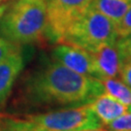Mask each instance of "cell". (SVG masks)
Here are the masks:
<instances>
[{"instance_id": "8", "label": "cell", "mask_w": 131, "mask_h": 131, "mask_svg": "<svg viewBox=\"0 0 131 131\" xmlns=\"http://www.w3.org/2000/svg\"><path fill=\"white\" fill-rule=\"evenodd\" d=\"M24 66V56L20 48L0 62V111L3 110Z\"/></svg>"}, {"instance_id": "9", "label": "cell", "mask_w": 131, "mask_h": 131, "mask_svg": "<svg viewBox=\"0 0 131 131\" xmlns=\"http://www.w3.org/2000/svg\"><path fill=\"white\" fill-rule=\"evenodd\" d=\"M88 106L98 117L103 125H107L127 112V107L125 105L105 92L96 97Z\"/></svg>"}, {"instance_id": "14", "label": "cell", "mask_w": 131, "mask_h": 131, "mask_svg": "<svg viewBox=\"0 0 131 131\" xmlns=\"http://www.w3.org/2000/svg\"><path fill=\"white\" fill-rule=\"evenodd\" d=\"M117 31L118 38L123 37L131 32V6L117 25Z\"/></svg>"}, {"instance_id": "10", "label": "cell", "mask_w": 131, "mask_h": 131, "mask_svg": "<svg viewBox=\"0 0 131 131\" xmlns=\"http://www.w3.org/2000/svg\"><path fill=\"white\" fill-rule=\"evenodd\" d=\"M92 6L117 25L130 8L131 0H93Z\"/></svg>"}, {"instance_id": "5", "label": "cell", "mask_w": 131, "mask_h": 131, "mask_svg": "<svg viewBox=\"0 0 131 131\" xmlns=\"http://www.w3.org/2000/svg\"><path fill=\"white\" fill-rule=\"evenodd\" d=\"M93 0H47L48 37L56 44L66 30L89 9Z\"/></svg>"}, {"instance_id": "1", "label": "cell", "mask_w": 131, "mask_h": 131, "mask_svg": "<svg viewBox=\"0 0 131 131\" xmlns=\"http://www.w3.org/2000/svg\"><path fill=\"white\" fill-rule=\"evenodd\" d=\"M105 92L102 81L81 75L53 59L25 77L20 100L30 107L76 108Z\"/></svg>"}, {"instance_id": "2", "label": "cell", "mask_w": 131, "mask_h": 131, "mask_svg": "<svg viewBox=\"0 0 131 131\" xmlns=\"http://www.w3.org/2000/svg\"><path fill=\"white\" fill-rule=\"evenodd\" d=\"M102 126L88 105L27 115L0 111V131H84Z\"/></svg>"}, {"instance_id": "12", "label": "cell", "mask_w": 131, "mask_h": 131, "mask_svg": "<svg viewBox=\"0 0 131 131\" xmlns=\"http://www.w3.org/2000/svg\"><path fill=\"white\" fill-rule=\"evenodd\" d=\"M106 126L110 131H131V112H126Z\"/></svg>"}, {"instance_id": "16", "label": "cell", "mask_w": 131, "mask_h": 131, "mask_svg": "<svg viewBox=\"0 0 131 131\" xmlns=\"http://www.w3.org/2000/svg\"><path fill=\"white\" fill-rule=\"evenodd\" d=\"M119 77L123 83H125L131 88V58L122 61L119 70Z\"/></svg>"}, {"instance_id": "15", "label": "cell", "mask_w": 131, "mask_h": 131, "mask_svg": "<svg viewBox=\"0 0 131 131\" xmlns=\"http://www.w3.org/2000/svg\"><path fill=\"white\" fill-rule=\"evenodd\" d=\"M19 48L20 46L13 44L2 36H0V62L4 60L6 57H8L11 53L19 50Z\"/></svg>"}, {"instance_id": "4", "label": "cell", "mask_w": 131, "mask_h": 131, "mask_svg": "<svg viewBox=\"0 0 131 131\" xmlns=\"http://www.w3.org/2000/svg\"><path fill=\"white\" fill-rule=\"evenodd\" d=\"M117 39V25L91 5L69 26L59 43L71 44L91 52L105 44L116 43Z\"/></svg>"}, {"instance_id": "7", "label": "cell", "mask_w": 131, "mask_h": 131, "mask_svg": "<svg viewBox=\"0 0 131 131\" xmlns=\"http://www.w3.org/2000/svg\"><path fill=\"white\" fill-rule=\"evenodd\" d=\"M91 54L97 80L103 81L119 75L122 60L117 48V42L105 44L91 52Z\"/></svg>"}, {"instance_id": "3", "label": "cell", "mask_w": 131, "mask_h": 131, "mask_svg": "<svg viewBox=\"0 0 131 131\" xmlns=\"http://www.w3.org/2000/svg\"><path fill=\"white\" fill-rule=\"evenodd\" d=\"M47 30V0H16L0 18V36L18 46L42 41Z\"/></svg>"}, {"instance_id": "20", "label": "cell", "mask_w": 131, "mask_h": 131, "mask_svg": "<svg viewBox=\"0 0 131 131\" xmlns=\"http://www.w3.org/2000/svg\"><path fill=\"white\" fill-rule=\"evenodd\" d=\"M0 1H1V0H0Z\"/></svg>"}, {"instance_id": "17", "label": "cell", "mask_w": 131, "mask_h": 131, "mask_svg": "<svg viewBox=\"0 0 131 131\" xmlns=\"http://www.w3.org/2000/svg\"><path fill=\"white\" fill-rule=\"evenodd\" d=\"M6 8H7V5H1V6H0V18L2 17V15L4 14Z\"/></svg>"}, {"instance_id": "13", "label": "cell", "mask_w": 131, "mask_h": 131, "mask_svg": "<svg viewBox=\"0 0 131 131\" xmlns=\"http://www.w3.org/2000/svg\"><path fill=\"white\" fill-rule=\"evenodd\" d=\"M117 48L122 61L131 58V32L117 39Z\"/></svg>"}, {"instance_id": "6", "label": "cell", "mask_w": 131, "mask_h": 131, "mask_svg": "<svg viewBox=\"0 0 131 131\" xmlns=\"http://www.w3.org/2000/svg\"><path fill=\"white\" fill-rule=\"evenodd\" d=\"M52 56L76 73L96 79L92 54L89 51L67 43H57L52 50Z\"/></svg>"}, {"instance_id": "11", "label": "cell", "mask_w": 131, "mask_h": 131, "mask_svg": "<svg viewBox=\"0 0 131 131\" xmlns=\"http://www.w3.org/2000/svg\"><path fill=\"white\" fill-rule=\"evenodd\" d=\"M105 92L126 107L131 105V88L122 80L109 78L102 81Z\"/></svg>"}, {"instance_id": "18", "label": "cell", "mask_w": 131, "mask_h": 131, "mask_svg": "<svg viewBox=\"0 0 131 131\" xmlns=\"http://www.w3.org/2000/svg\"><path fill=\"white\" fill-rule=\"evenodd\" d=\"M84 131H110V130H104V129H101V128H95V129H88V130H84Z\"/></svg>"}, {"instance_id": "19", "label": "cell", "mask_w": 131, "mask_h": 131, "mask_svg": "<svg viewBox=\"0 0 131 131\" xmlns=\"http://www.w3.org/2000/svg\"><path fill=\"white\" fill-rule=\"evenodd\" d=\"M127 112H131V105L127 107Z\"/></svg>"}]
</instances>
